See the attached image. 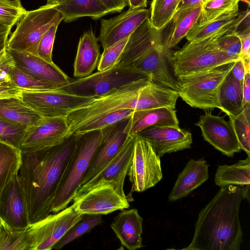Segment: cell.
<instances>
[{
    "mask_svg": "<svg viewBox=\"0 0 250 250\" xmlns=\"http://www.w3.org/2000/svg\"><path fill=\"white\" fill-rule=\"evenodd\" d=\"M209 0H181L177 10L198 5H203Z\"/></svg>",
    "mask_w": 250,
    "mask_h": 250,
    "instance_id": "cell-53",
    "label": "cell"
},
{
    "mask_svg": "<svg viewBox=\"0 0 250 250\" xmlns=\"http://www.w3.org/2000/svg\"><path fill=\"white\" fill-rule=\"evenodd\" d=\"M152 126H179L175 109L162 107L134 111L127 121L124 132L127 136H135Z\"/></svg>",
    "mask_w": 250,
    "mask_h": 250,
    "instance_id": "cell-23",
    "label": "cell"
},
{
    "mask_svg": "<svg viewBox=\"0 0 250 250\" xmlns=\"http://www.w3.org/2000/svg\"><path fill=\"white\" fill-rule=\"evenodd\" d=\"M63 19L55 5L46 4L26 11L8 40L7 47L38 56V48L43 35L53 24L60 23Z\"/></svg>",
    "mask_w": 250,
    "mask_h": 250,
    "instance_id": "cell-7",
    "label": "cell"
},
{
    "mask_svg": "<svg viewBox=\"0 0 250 250\" xmlns=\"http://www.w3.org/2000/svg\"><path fill=\"white\" fill-rule=\"evenodd\" d=\"M241 187L220 188L201 210L193 239L184 250H239L243 231L239 218Z\"/></svg>",
    "mask_w": 250,
    "mask_h": 250,
    "instance_id": "cell-2",
    "label": "cell"
},
{
    "mask_svg": "<svg viewBox=\"0 0 250 250\" xmlns=\"http://www.w3.org/2000/svg\"><path fill=\"white\" fill-rule=\"evenodd\" d=\"M230 71L235 79L241 82L243 81L246 74V70L244 62L241 58H239L234 62Z\"/></svg>",
    "mask_w": 250,
    "mask_h": 250,
    "instance_id": "cell-50",
    "label": "cell"
},
{
    "mask_svg": "<svg viewBox=\"0 0 250 250\" xmlns=\"http://www.w3.org/2000/svg\"><path fill=\"white\" fill-rule=\"evenodd\" d=\"M151 81L145 78L126 84L71 112L66 117L70 135L80 125L99 116L127 109L137 111L140 91Z\"/></svg>",
    "mask_w": 250,
    "mask_h": 250,
    "instance_id": "cell-4",
    "label": "cell"
},
{
    "mask_svg": "<svg viewBox=\"0 0 250 250\" xmlns=\"http://www.w3.org/2000/svg\"><path fill=\"white\" fill-rule=\"evenodd\" d=\"M229 117L241 149L250 157V104L246 105L238 115Z\"/></svg>",
    "mask_w": 250,
    "mask_h": 250,
    "instance_id": "cell-38",
    "label": "cell"
},
{
    "mask_svg": "<svg viewBox=\"0 0 250 250\" xmlns=\"http://www.w3.org/2000/svg\"><path fill=\"white\" fill-rule=\"evenodd\" d=\"M135 136L147 141L160 157L166 153L190 148L192 144L191 133L179 126H152Z\"/></svg>",
    "mask_w": 250,
    "mask_h": 250,
    "instance_id": "cell-19",
    "label": "cell"
},
{
    "mask_svg": "<svg viewBox=\"0 0 250 250\" xmlns=\"http://www.w3.org/2000/svg\"><path fill=\"white\" fill-rule=\"evenodd\" d=\"M111 13L120 12L127 5V0H99Z\"/></svg>",
    "mask_w": 250,
    "mask_h": 250,
    "instance_id": "cell-49",
    "label": "cell"
},
{
    "mask_svg": "<svg viewBox=\"0 0 250 250\" xmlns=\"http://www.w3.org/2000/svg\"><path fill=\"white\" fill-rule=\"evenodd\" d=\"M147 0H127V5L129 9H134L146 8L147 6Z\"/></svg>",
    "mask_w": 250,
    "mask_h": 250,
    "instance_id": "cell-54",
    "label": "cell"
},
{
    "mask_svg": "<svg viewBox=\"0 0 250 250\" xmlns=\"http://www.w3.org/2000/svg\"><path fill=\"white\" fill-rule=\"evenodd\" d=\"M9 50L17 67L34 78L60 88L70 83L69 77L54 62L28 53Z\"/></svg>",
    "mask_w": 250,
    "mask_h": 250,
    "instance_id": "cell-21",
    "label": "cell"
},
{
    "mask_svg": "<svg viewBox=\"0 0 250 250\" xmlns=\"http://www.w3.org/2000/svg\"><path fill=\"white\" fill-rule=\"evenodd\" d=\"M21 157L20 150L0 143V199L7 186L19 172Z\"/></svg>",
    "mask_w": 250,
    "mask_h": 250,
    "instance_id": "cell-32",
    "label": "cell"
},
{
    "mask_svg": "<svg viewBox=\"0 0 250 250\" xmlns=\"http://www.w3.org/2000/svg\"><path fill=\"white\" fill-rule=\"evenodd\" d=\"M76 135L74 151L58 185L52 212L57 213L68 207L80 187L91 160L103 138V130Z\"/></svg>",
    "mask_w": 250,
    "mask_h": 250,
    "instance_id": "cell-3",
    "label": "cell"
},
{
    "mask_svg": "<svg viewBox=\"0 0 250 250\" xmlns=\"http://www.w3.org/2000/svg\"><path fill=\"white\" fill-rule=\"evenodd\" d=\"M21 99H0V119L21 124L28 127L41 117Z\"/></svg>",
    "mask_w": 250,
    "mask_h": 250,
    "instance_id": "cell-30",
    "label": "cell"
},
{
    "mask_svg": "<svg viewBox=\"0 0 250 250\" xmlns=\"http://www.w3.org/2000/svg\"><path fill=\"white\" fill-rule=\"evenodd\" d=\"M103 222L102 215L84 214L55 244L53 249L58 250L81 236L90 231Z\"/></svg>",
    "mask_w": 250,
    "mask_h": 250,
    "instance_id": "cell-36",
    "label": "cell"
},
{
    "mask_svg": "<svg viewBox=\"0 0 250 250\" xmlns=\"http://www.w3.org/2000/svg\"><path fill=\"white\" fill-rule=\"evenodd\" d=\"M65 22H70L80 18L89 17L96 20L110 11L99 0H66L57 5Z\"/></svg>",
    "mask_w": 250,
    "mask_h": 250,
    "instance_id": "cell-29",
    "label": "cell"
},
{
    "mask_svg": "<svg viewBox=\"0 0 250 250\" xmlns=\"http://www.w3.org/2000/svg\"><path fill=\"white\" fill-rule=\"evenodd\" d=\"M214 182L220 188L230 185L244 187L250 184V157L232 165L218 166L215 174Z\"/></svg>",
    "mask_w": 250,
    "mask_h": 250,
    "instance_id": "cell-31",
    "label": "cell"
},
{
    "mask_svg": "<svg viewBox=\"0 0 250 250\" xmlns=\"http://www.w3.org/2000/svg\"><path fill=\"white\" fill-rule=\"evenodd\" d=\"M95 98L59 88L37 91L22 89L21 99L41 116L66 117L71 112L87 105Z\"/></svg>",
    "mask_w": 250,
    "mask_h": 250,
    "instance_id": "cell-10",
    "label": "cell"
},
{
    "mask_svg": "<svg viewBox=\"0 0 250 250\" xmlns=\"http://www.w3.org/2000/svg\"><path fill=\"white\" fill-rule=\"evenodd\" d=\"M0 250H29L25 229L11 231L0 225Z\"/></svg>",
    "mask_w": 250,
    "mask_h": 250,
    "instance_id": "cell-42",
    "label": "cell"
},
{
    "mask_svg": "<svg viewBox=\"0 0 250 250\" xmlns=\"http://www.w3.org/2000/svg\"><path fill=\"white\" fill-rule=\"evenodd\" d=\"M238 29L235 20L229 29L217 39L220 48L230 58L236 60L241 51V41L235 32Z\"/></svg>",
    "mask_w": 250,
    "mask_h": 250,
    "instance_id": "cell-41",
    "label": "cell"
},
{
    "mask_svg": "<svg viewBox=\"0 0 250 250\" xmlns=\"http://www.w3.org/2000/svg\"><path fill=\"white\" fill-rule=\"evenodd\" d=\"M70 136L66 117L42 116L27 127L21 146V152L43 150L61 144Z\"/></svg>",
    "mask_w": 250,
    "mask_h": 250,
    "instance_id": "cell-14",
    "label": "cell"
},
{
    "mask_svg": "<svg viewBox=\"0 0 250 250\" xmlns=\"http://www.w3.org/2000/svg\"><path fill=\"white\" fill-rule=\"evenodd\" d=\"M201 130L204 140L228 157H233L241 148L231 123L223 117L206 112L195 124Z\"/></svg>",
    "mask_w": 250,
    "mask_h": 250,
    "instance_id": "cell-16",
    "label": "cell"
},
{
    "mask_svg": "<svg viewBox=\"0 0 250 250\" xmlns=\"http://www.w3.org/2000/svg\"><path fill=\"white\" fill-rule=\"evenodd\" d=\"M27 126L0 119V143L21 150Z\"/></svg>",
    "mask_w": 250,
    "mask_h": 250,
    "instance_id": "cell-40",
    "label": "cell"
},
{
    "mask_svg": "<svg viewBox=\"0 0 250 250\" xmlns=\"http://www.w3.org/2000/svg\"><path fill=\"white\" fill-rule=\"evenodd\" d=\"M145 78L151 79L131 65L117 64L86 77L70 80L68 84L61 89L79 95L97 98L121 86Z\"/></svg>",
    "mask_w": 250,
    "mask_h": 250,
    "instance_id": "cell-8",
    "label": "cell"
},
{
    "mask_svg": "<svg viewBox=\"0 0 250 250\" xmlns=\"http://www.w3.org/2000/svg\"><path fill=\"white\" fill-rule=\"evenodd\" d=\"M0 225L14 231L24 230L30 226L18 173L14 176L1 195Z\"/></svg>",
    "mask_w": 250,
    "mask_h": 250,
    "instance_id": "cell-18",
    "label": "cell"
},
{
    "mask_svg": "<svg viewBox=\"0 0 250 250\" xmlns=\"http://www.w3.org/2000/svg\"><path fill=\"white\" fill-rule=\"evenodd\" d=\"M22 7L7 0H0V22L12 27L25 14Z\"/></svg>",
    "mask_w": 250,
    "mask_h": 250,
    "instance_id": "cell-44",
    "label": "cell"
},
{
    "mask_svg": "<svg viewBox=\"0 0 250 250\" xmlns=\"http://www.w3.org/2000/svg\"><path fill=\"white\" fill-rule=\"evenodd\" d=\"M22 89L13 82L0 84V99L11 98H21Z\"/></svg>",
    "mask_w": 250,
    "mask_h": 250,
    "instance_id": "cell-47",
    "label": "cell"
},
{
    "mask_svg": "<svg viewBox=\"0 0 250 250\" xmlns=\"http://www.w3.org/2000/svg\"><path fill=\"white\" fill-rule=\"evenodd\" d=\"M134 111L133 109H127L99 116L77 127L72 134L79 135L91 131L103 130L128 120Z\"/></svg>",
    "mask_w": 250,
    "mask_h": 250,
    "instance_id": "cell-35",
    "label": "cell"
},
{
    "mask_svg": "<svg viewBox=\"0 0 250 250\" xmlns=\"http://www.w3.org/2000/svg\"><path fill=\"white\" fill-rule=\"evenodd\" d=\"M143 222L137 209H124L114 217L110 226L123 247L135 250L144 247Z\"/></svg>",
    "mask_w": 250,
    "mask_h": 250,
    "instance_id": "cell-22",
    "label": "cell"
},
{
    "mask_svg": "<svg viewBox=\"0 0 250 250\" xmlns=\"http://www.w3.org/2000/svg\"><path fill=\"white\" fill-rule=\"evenodd\" d=\"M74 209L82 214L106 215L129 208L128 200L122 197L110 183L97 185L73 198Z\"/></svg>",
    "mask_w": 250,
    "mask_h": 250,
    "instance_id": "cell-12",
    "label": "cell"
},
{
    "mask_svg": "<svg viewBox=\"0 0 250 250\" xmlns=\"http://www.w3.org/2000/svg\"><path fill=\"white\" fill-rule=\"evenodd\" d=\"M66 0H47V5H58Z\"/></svg>",
    "mask_w": 250,
    "mask_h": 250,
    "instance_id": "cell-57",
    "label": "cell"
},
{
    "mask_svg": "<svg viewBox=\"0 0 250 250\" xmlns=\"http://www.w3.org/2000/svg\"><path fill=\"white\" fill-rule=\"evenodd\" d=\"M131 65L149 76L154 83L177 91L172 54L163 42L149 47Z\"/></svg>",
    "mask_w": 250,
    "mask_h": 250,
    "instance_id": "cell-13",
    "label": "cell"
},
{
    "mask_svg": "<svg viewBox=\"0 0 250 250\" xmlns=\"http://www.w3.org/2000/svg\"><path fill=\"white\" fill-rule=\"evenodd\" d=\"M209 165L203 159H190L179 174L168 200L173 202L187 196L208 178Z\"/></svg>",
    "mask_w": 250,
    "mask_h": 250,
    "instance_id": "cell-25",
    "label": "cell"
},
{
    "mask_svg": "<svg viewBox=\"0 0 250 250\" xmlns=\"http://www.w3.org/2000/svg\"><path fill=\"white\" fill-rule=\"evenodd\" d=\"M76 135L61 144L33 152H21L18 179L30 225L52 212L56 191L73 153Z\"/></svg>",
    "mask_w": 250,
    "mask_h": 250,
    "instance_id": "cell-1",
    "label": "cell"
},
{
    "mask_svg": "<svg viewBox=\"0 0 250 250\" xmlns=\"http://www.w3.org/2000/svg\"><path fill=\"white\" fill-rule=\"evenodd\" d=\"M243 1L246 3L248 4L249 7H250V1H249L248 0H243Z\"/></svg>",
    "mask_w": 250,
    "mask_h": 250,
    "instance_id": "cell-59",
    "label": "cell"
},
{
    "mask_svg": "<svg viewBox=\"0 0 250 250\" xmlns=\"http://www.w3.org/2000/svg\"><path fill=\"white\" fill-rule=\"evenodd\" d=\"M161 32L162 31L153 27L150 21L149 17L147 18L129 36L117 64L131 65L132 62L149 47L163 42Z\"/></svg>",
    "mask_w": 250,
    "mask_h": 250,
    "instance_id": "cell-24",
    "label": "cell"
},
{
    "mask_svg": "<svg viewBox=\"0 0 250 250\" xmlns=\"http://www.w3.org/2000/svg\"><path fill=\"white\" fill-rule=\"evenodd\" d=\"M218 99L219 109L228 116H236L244 108L243 82L235 79L230 70L219 86Z\"/></svg>",
    "mask_w": 250,
    "mask_h": 250,
    "instance_id": "cell-28",
    "label": "cell"
},
{
    "mask_svg": "<svg viewBox=\"0 0 250 250\" xmlns=\"http://www.w3.org/2000/svg\"><path fill=\"white\" fill-rule=\"evenodd\" d=\"M12 27L0 22V52L7 47L8 37Z\"/></svg>",
    "mask_w": 250,
    "mask_h": 250,
    "instance_id": "cell-52",
    "label": "cell"
},
{
    "mask_svg": "<svg viewBox=\"0 0 250 250\" xmlns=\"http://www.w3.org/2000/svg\"><path fill=\"white\" fill-rule=\"evenodd\" d=\"M149 16V9L129 8L116 17L107 20L102 19L97 38L103 49L129 37Z\"/></svg>",
    "mask_w": 250,
    "mask_h": 250,
    "instance_id": "cell-17",
    "label": "cell"
},
{
    "mask_svg": "<svg viewBox=\"0 0 250 250\" xmlns=\"http://www.w3.org/2000/svg\"><path fill=\"white\" fill-rule=\"evenodd\" d=\"M84 214L77 212L72 205L49 214L26 229L29 250H50Z\"/></svg>",
    "mask_w": 250,
    "mask_h": 250,
    "instance_id": "cell-9",
    "label": "cell"
},
{
    "mask_svg": "<svg viewBox=\"0 0 250 250\" xmlns=\"http://www.w3.org/2000/svg\"><path fill=\"white\" fill-rule=\"evenodd\" d=\"M250 184L245 185L243 188H241V193L242 198L247 199L249 202L250 201Z\"/></svg>",
    "mask_w": 250,
    "mask_h": 250,
    "instance_id": "cell-56",
    "label": "cell"
},
{
    "mask_svg": "<svg viewBox=\"0 0 250 250\" xmlns=\"http://www.w3.org/2000/svg\"><path fill=\"white\" fill-rule=\"evenodd\" d=\"M202 5L177 10L167 25L163 38V45L167 49L174 47L185 37L199 20Z\"/></svg>",
    "mask_w": 250,
    "mask_h": 250,
    "instance_id": "cell-27",
    "label": "cell"
},
{
    "mask_svg": "<svg viewBox=\"0 0 250 250\" xmlns=\"http://www.w3.org/2000/svg\"><path fill=\"white\" fill-rule=\"evenodd\" d=\"M243 105L250 104V71H246L243 81Z\"/></svg>",
    "mask_w": 250,
    "mask_h": 250,
    "instance_id": "cell-51",
    "label": "cell"
},
{
    "mask_svg": "<svg viewBox=\"0 0 250 250\" xmlns=\"http://www.w3.org/2000/svg\"><path fill=\"white\" fill-rule=\"evenodd\" d=\"M12 82L21 89L29 91H46L60 88L57 85L43 82L23 72L17 66L9 73Z\"/></svg>",
    "mask_w": 250,
    "mask_h": 250,
    "instance_id": "cell-39",
    "label": "cell"
},
{
    "mask_svg": "<svg viewBox=\"0 0 250 250\" xmlns=\"http://www.w3.org/2000/svg\"><path fill=\"white\" fill-rule=\"evenodd\" d=\"M16 66L15 61L9 49L6 47L0 52V68L9 74L12 69Z\"/></svg>",
    "mask_w": 250,
    "mask_h": 250,
    "instance_id": "cell-48",
    "label": "cell"
},
{
    "mask_svg": "<svg viewBox=\"0 0 250 250\" xmlns=\"http://www.w3.org/2000/svg\"><path fill=\"white\" fill-rule=\"evenodd\" d=\"M10 1L11 2H14L17 4L21 5V0H7Z\"/></svg>",
    "mask_w": 250,
    "mask_h": 250,
    "instance_id": "cell-58",
    "label": "cell"
},
{
    "mask_svg": "<svg viewBox=\"0 0 250 250\" xmlns=\"http://www.w3.org/2000/svg\"><path fill=\"white\" fill-rule=\"evenodd\" d=\"M129 37L103 49L97 65L98 71H102L113 67L119 61Z\"/></svg>",
    "mask_w": 250,
    "mask_h": 250,
    "instance_id": "cell-43",
    "label": "cell"
},
{
    "mask_svg": "<svg viewBox=\"0 0 250 250\" xmlns=\"http://www.w3.org/2000/svg\"><path fill=\"white\" fill-rule=\"evenodd\" d=\"M238 13L239 10H233L201 25H199L197 22L186 38L188 42H190L209 37L229 26Z\"/></svg>",
    "mask_w": 250,
    "mask_h": 250,
    "instance_id": "cell-33",
    "label": "cell"
},
{
    "mask_svg": "<svg viewBox=\"0 0 250 250\" xmlns=\"http://www.w3.org/2000/svg\"><path fill=\"white\" fill-rule=\"evenodd\" d=\"M234 62L177 77V91L179 97L192 107L204 110L219 108V88Z\"/></svg>",
    "mask_w": 250,
    "mask_h": 250,
    "instance_id": "cell-6",
    "label": "cell"
},
{
    "mask_svg": "<svg viewBox=\"0 0 250 250\" xmlns=\"http://www.w3.org/2000/svg\"><path fill=\"white\" fill-rule=\"evenodd\" d=\"M181 0H152L149 20L155 29L162 31L176 12Z\"/></svg>",
    "mask_w": 250,
    "mask_h": 250,
    "instance_id": "cell-34",
    "label": "cell"
},
{
    "mask_svg": "<svg viewBox=\"0 0 250 250\" xmlns=\"http://www.w3.org/2000/svg\"><path fill=\"white\" fill-rule=\"evenodd\" d=\"M127 120L103 130V138L102 143L91 160L80 186L86 184L93 178L117 154L127 137V135L124 132V129Z\"/></svg>",
    "mask_w": 250,
    "mask_h": 250,
    "instance_id": "cell-20",
    "label": "cell"
},
{
    "mask_svg": "<svg viewBox=\"0 0 250 250\" xmlns=\"http://www.w3.org/2000/svg\"><path fill=\"white\" fill-rule=\"evenodd\" d=\"M243 0H209L202 5L197 24L201 25L233 10H239Z\"/></svg>",
    "mask_w": 250,
    "mask_h": 250,
    "instance_id": "cell-37",
    "label": "cell"
},
{
    "mask_svg": "<svg viewBox=\"0 0 250 250\" xmlns=\"http://www.w3.org/2000/svg\"><path fill=\"white\" fill-rule=\"evenodd\" d=\"M100 57L98 38L92 30L84 32L80 37L75 58L74 76L77 79L92 74Z\"/></svg>",
    "mask_w": 250,
    "mask_h": 250,
    "instance_id": "cell-26",
    "label": "cell"
},
{
    "mask_svg": "<svg viewBox=\"0 0 250 250\" xmlns=\"http://www.w3.org/2000/svg\"><path fill=\"white\" fill-rule=\"evenodd\" d=\"M127 175L132 183L131 192L144 191L163 178L160 157L147 141L137 136Z\"/></svg>",
    "mask_w": 250,
    "mask_h": 250,
    "instance_id": "cell-11",
    "label": "cell"
},
{
    "mask_svg": "<svg viewBox=\"0 0 250 250\" xmlns=\"http://www.w3.org/2000/svg\"><path fill=\"white\" fill-rule=\"evenodd\" d=\"M241 41V51L239 56L244 63L246 71H250V26L236 31Z\"/></svg>",
    "mask_w": 250,
    "mask_h": 250,
    "instance_id": "cell-46",
    "label": "cell"
},
{
    "mask_svg": "<svg viewBox=\"0 0 250 250\" xmlns=\"http://www.w3.org/2000/svg\"><path fill=\"white\" fill-rule=\"evenodd\" d=\"M231 24L209 37L188 42L172 54L175 76L206 71L235 61L224 52L217 43L218 37L227 31Z\"/></svg>",
    "mask_w": 250,
    "mask_h": 250,
    "instance_id": "cell-5",
    "label": "cell"
},
{
    "mask_svg": "<svg viewBox=\"0 0 250 250\" xmlns=\"http://www.w3.org/2000/svg\"><path fill=\"white\" fill-rule=\"evenodd\" d=\"M60 23L53 24L42 36L38 48V55L49 62L52 61V51L57 30Z\"/></svg>",
    "mask_w": 250,
    "mask_h": 250,
    "instance_id": "cell-45",
    "label": "cell"
},
{
    "mask_svg": "<svg viewBox=\"0 0 250 250\" xmlns=\"http://www.w3.org/2000/svg\"><path fill=\"white\" fill-rule=\"evenodd\" d=\"M12 82L8 74L0 68V84Z\"/></svg>",
    "mask_w": 250,
    "mask_h": 250,
    "instance_id": "cell-55",
    "label": "cell"
},
{
    "mask_svg": "<svg viewBox=\"0 0 250 250\" xmlns=\"http://www.w3.org/2000/svg\"><path fill=\"white\" fill-rule=\"evenodd\" d=\"M135 138V136H127L115 157L93 178L80 186L75 196L82 194L97 185L110 183L114 186L122 197L127 198L124 186L131 165Z\"/></svg>",
    "mask_w": 250,
    "mask_h": 250,
    "instance_id": "cell-15",
    "label": "cell"
}]
</instances>
